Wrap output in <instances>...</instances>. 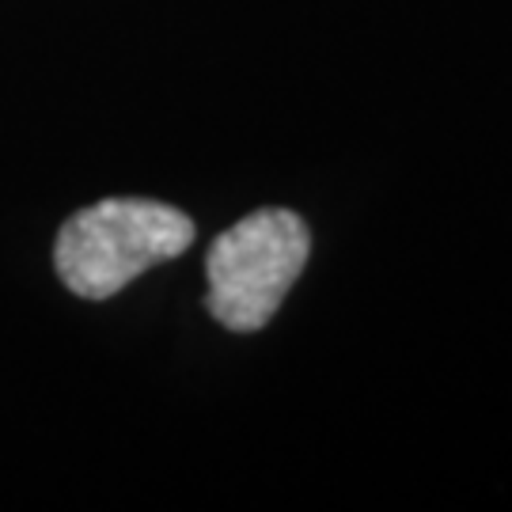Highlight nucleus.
I'll return each mask as SVG.
<instances>
[{"mask_svg":"<svg viewBox=\"0 0 512 512\" xmlns=\"http://www.w3.org/2000/svg\"><path fill=\"white\" fill-rule=\"evenodd\" d=\"M308 251V228L289 209H258L232 224L205 255L209 315L236 334L262 330L304 274Z\"/></svg>","mask_w":512,"mask_h":512,"instance_id":"2","label":"nucleus"},{"mask_svg":"<svg viewBox=\"0 0 512 512\" xmlns=\"http://www.w3.org/2000/svg\"><path fill=\"white\" fill-rule=\"evenodd\" d=\"M194 243V220L148 198H107L61 224L54 266L69 293L110 300L133 277L179 258Z\"/></svg>","mask_w":512,"mask_h":512,"instance_id":"1","label":"nucleus"}]
</instances>
